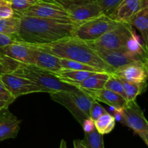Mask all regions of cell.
<instances>
[{
  "mask_svg": "<svg viewBox=\"0 0 148 148\" xmlns=\"http://www.w3.org/2000/svg\"><path fill=\"white\" fill-rule=\"evenodd\" d=\"M15 100L7 89L0 77V109L8 108Z\"/></svg>",
  "mask_w": 148,
  "mask_h": 148,
  "instance_id": "cell-28",
  "label": "cell"
},
{
  "mask_svg": "<svg viewBox=\"0 0 148 148\" xmlns=\"http://www.w3.org/2000/svg\"><path fill=\"white\" fill-rule=\"evenodd\" d=\"M7 73H11V71L9 69H7V67H5V66L0 62V75Z\"/></svg>",
  "mask_w": 148,
  "mask_h": 148,
  "instance_id": "cell-36",
  "label": "cell"
},
{
  "mask_svg": "<svg viewBox=\"0 0 148 148\" xmlns=\"http://www.w3.org/2000/svg\"><path fill=\"white\" fill-rule=\"evenodd\" d=\"M92 97L95 101L102 102L116 108H123L127 103V100L119 94L102 88V89H80Z\"/></svg>",
  "mask_w": 148,
  "mask_h": 148,
  "instance_id": "cell-16",
  "label": "cell"
},
{
  "mask_svg": "<svg viewBox=\"0 0 148 148\" xmlns=\"http://www.w3.org/2000/svg\"><path fill=\"white\" fill-rule=\"evenodd\" d=\"M74 147L75 148H88L83 140H75L73 142Z\"/></svg>",
  "mask_w": 148,
  "mask_h": 148,
  "instance_id": "cell-35",
  "label": "cell"
},
{
  "mask_svg": "<svg viewBox=\"0 0 148 148\" xmlns=\"http://www.w3.org/2000/svg\"><path fill=\"white\" fill-rule=\"evenodd\" d=\"M1 81L11 95L17 99L18 97L34 92H44V90L32 81L17 76L12 73L3 74L0 75Z\"/></svg>",
  "mask_w": 148,
  "mask_h": 148,
  "instance_id": "cell-9",
  "label": "cell"
},
{
  "mask_svg": "<svg viewBox=\"0 0 148 148\" xmlns=\"http://www.w3.org/2000/svg\"><path fill=\"white\" fill-rule=\"evenodd\" d=\"M134 32L130 23H120L115 28L104 33L96 40L85 42L94 50H123Z\"/></svg>",
  "mask_w": 148,
  "mask_h": 148,
  "instance_id": "cell-6",
  "label": "cell"
},
{
  "mask_svg": "<svg viewBox=\"0 0 148 148\" xmlns=\"http://www.w3.org/2000/svg\"><path fill=\"white\" fill-rule=\"evenodd\" d=\"M106 113H108V111L98 101H94L92 103L90 108V116L93 121H95L101 116H102L104 114H106Z\"/></svg>",
  "mask_w": 148,
  "mask_h": 148,
  "instance_id": "cell-30",
  "label": "cell"
},
{
  "mask_svg": "<svg viewBox=\"0 0 148 148\" xmlns=\"http://www.w3.org/2000/svg\"><path fill=\"white\" fill-rule=\"evenodd\" d=\"M51 99L61 104L75 117L79 124L90 116V108L95 100L78 88L50 92Z\"/></svg>",
  "mask_w": 148,
  "mask_h": 148,
  "instance_id": "cell-4",
  "label": "cell"
},
{
  "mask_svg": "<svg viewBox=\"0 0 148 148\" xmlns=\"http://www.w3.org/2000/svg\"><path fill=\"white\" fill-rule=\"evenodd\" d=\"M111 74L129 82H147L148 63L143 62H132L117 68Z\"/></svg>",
  "mask_w": 148,
  "mask_h": 148,
  "instance_id": "cell-10",
  "label": "cell"
},
{
  "mask_svg": "<svg viewBox=\"0 0 148 148\" xmlns=\"http://www.w3.org/2000/svg\"><path fill=\"white\" fill-rule=\"evenodd\" d=\"M60 59V64L62 69H75V70H81V71H88V72H103V70L98 69V68L93 67V66H89L85 64L81 63V62H77V61L70 60L67 59H63V58H59Z\"/></svg>",
  "mask_w": 148,
  "mask_h": 148,
  "instance_id": "cell-24",
  "label": "cell"
},
{
  "mask_svg": "<svg viewBox=\"0 0 148 148\" xmlns=\"http://www.w3.org/2000/svg\"><path fill=\"white\" fill-rule=\"evenodd\" d=\"M102 9L103 14L109 16L112 14L121 0H94Z\"/></svg>",
  "mask_w": 148,
  "mask_h": 148,
  "instance_id": "cell-29",
  "label": "cell"
},
{
  "mask_svg": "<svg viewBox=\"0 0 148 148\" xmlns=\"http://www.w3.org/2000/svg\"><path fill=\"white\" fill-rule=\"evenodd\" d=\"M111 73L95 72L76 85L78 89H102L104 88L106 82L109 78Z\"/></svg>",
  "mask_w": 148,
  "mask_h": 148,
  "instance_id": "cell-20",
  "label": "cell"
},
{
  "mask_svg": "<svg viewBox=\"0 0 148 148\" xmlns=\"http://www.w3.org/2000/svg\"><path fill=\"white\" fill-rule=\"evenodd\" d=\"M21 120L12 114L8 108L0 109V142L14 139L20 131Z\"/></svg>",
  "mask_w": 148,
  "mask_h": 148,
  "instance_id": "cell-13",
  "label": "cell"
},
{
  "mask_svg": "<svg viewBox=\"0 0 148 148\" xmlns=\"http://www.w3.org/2000/svg\"><path fill=\"white\" fill-rule=\"evenodd\" d=\"M120 23L106 14H102L85 21L75 23L72 36L84 41H92L115 28Z\"/></svg>",
  "mask_w": 148,
  "mask_h": 148,
  "instance_id": "cell-5",
  "label": "cell"
},
{
  "mask_svg": "<svg viewBox=\"0 0 148 148\" xmlns=\"http://www.w3.org/2000/svg\"><path fill=\"white\" fill-rule=\"evenodd\" d=\"M147 2V0H121L110 17L121 23H128Z\"/></svg>",
  "mask_w": 148,
  "mask_h": 148,
  "instance_id": "cell-14",
  "label": "cell"
},
{
  "mask_svg": "<svg viewBox=\"0 0 148 148\" xmlns=\"http://www.w3.org/2000/svg\"><path fill=\"white\" fill-rule=\"evenodd\" d=\"M10 5L14 10L15 16H19L21 13L37 3L41 1H49L47 0H10Z\"/></svg>",
  "mask_w": 148,
  "mask_h": 148,
  "instance_id": "cell-26",
  "label": "cell"
},
{
  "mask_svg": "<svg viewBox=\"0 0 148 148\" xmlns=\"http://www.w3.org/2000/svg\"><path fill=\"white\" fill-rule=\"evenodd\" d=\"M104 88L119 94L121 96H122L124 99L127 100V95H126L125 92L124 90L121 82L119 79V77H117L116 76L114 75L113 74L110 75L109 78L106 82L105 85H104Z\"/></svg>",
  "mask_w": 148,
  "mask_h": 148,
  "instance_id": "cell-27",
  "label": "cell"
},
{
  "mask_svg": "<svg viewBox=\"0 0 148 148\" xmlns=\"http://www.w3.org/2000/svg\"><path fill=\"white\" fill-rule=\"evenodd\" d=\"M14 43H17V42L12 38L0 33V47H3V46H5L7 45L12 44Z\"/></svg>",
  "mask_w": 148,
  "mask_h": 148,
  "instance_id": "cell-34",
  "label": "cell"
},
{
  "mask_svg": "<svg viewBox=\"0 0 148 148\" xmlns=\"http://www.w3.org/2000/svg\"><path fill=\"white\" fill-rule=\"evenodd\" d=\"M95 72L88 71L75 70V69H61L56 73H53L62 82L76 87L77 85L80 83L86 78L92 75Z\"/></svg>",
  "mask_w": 148,
  "mask_h": 148,
  "instance_id": "cell-19",
  "label": "cell"
},
{
  "mask_svg": "<svg viewBox=\"0 0 148 148\" xmlns=\"http://www.w3.org/2000/svg\"><path fill=\"white\" fill-rule=\"evenodd\" d=\"M20 18L15 16L7 19H0V33L12 38L14 40L20 28Z\"/></svg>",
  "mask_w": 148,
  "mask_h": 148,
  "instance_id": "cell-22",
  "label": "cell"
},
{
  "mask_svg": "<svg viewBox=\"0 0 148 148\" xmlns=\"http://www.w3.org/2000/svg\"><path fill=\"white\" fill-rule=\"evenodd\" d=\"M81 126L82 127V129H83L84 132L85 133L90 132H92V130H94L95 129L94 121L90 118V117L85 119L82 121Z\"/></svg>",
  "mask_w": 148,
  "mask_h": 148,
  "instance_id": "cell-33",
  "label": "cell"
},
{
  "mask_svg": "<svg viewBox=\"0 0 148 148\" xmlns=\"http://www.w3.org/2000/svg\"><path fill=\"white\" fill-rule=\"evenodd\" d=\"M20 28L14 40L27 44H47L72 36L75 23L64 20L19 16Z\"/></svg>",
  "mask_w": 148,
  "mask_h": 148,
  "instance_id": "cell-1",
  "label": "cell"
},
{
  "mask_svg": "<svg viewBox=\"0 0 148 148\" xmlns=\"http://www.w3.org/2000/svg\"><path fill=\"white\" fill-rule=\"evenodd\" d=\"M95 51L106 63L113 66L115 69L135 62H143L148 63V61L145 60L140 56L131 54L123 50L108 51L96 49Z\"/></svg>",
  "mask_w": 148,
  "mask_h": 148,
  "instance_id": "cell-11",
  "label": "cell"
},
{
  "mask_svg": "<svg viewBox=\"0 0 148 148\" xmlns=\"http://www.w3.org/2000/svg\"><path fill=\"white\" fill-rule=\"evenodd\" d=\"M0 55L17 62L33 64V50L23 43H14L0 47Z\"/></svg>",
  "mask_w": 148,
  "mask_h": 148,
  "instance_id": "cell-15",
  "label": "cell"
},
{
  "mask_svg": "<svg viewBox=\"0 0 148 148\" xmlns=\"http://www.w3.org/2000/svg\"><path fill=\"white\" fill-rule=\"evenodd\" d=\"M95 130L102 135L109 134L115 127L116 120L109 113L103 114L98 119L94 121Z\"/></svg>",
  "mask_w": 148,
  "mask_h": 148,
  "instance_id": "cell-23",
  "label": "cell"
},
{
  "mask_svg": "<svg viewBox=\"0 0 148 148\" xmlns=\"http://www.w3.org/2000/svg\"><path fill=\"white\" fill-rule=\"evenodd\" d=\"M14 10L10 4L0 5V19H7L14 17Z\"/></svg>",
  "mask_w": 148,
  "mask_h": 148,
  "instance_id": "cell-32",
  "label": "cell"
},
{
  "mask_svg": "<svg viewBox=\"0 0 148 148\" xmlns=\"http://www.w3.org/2000/svg\"><path fill=\"white\" fill-rule=\"evenodd\" d=\"M25 44L59 58L77 61L108 73H113L115 70L113 66L106 63L86 42L75 36H68L47 44Z\"/></svg>",
  "mask_w": 148,
  "mask_h": 148,
  "instance_id": "cell-2",
  "label": "cell"
},
{
  "mask_svg": "<svg viewBox=\"0 0 148 148\" xmlns=\"http://www.w3.org/2000/svg\"><path fill=\"white\" fill-rule=\"evenodd\" d=\"M66 10L74 23H81L103 14L102 9L95 1L72 4Z\"/></svg>",
  "mask_w": 148,
  "mask_h": 148,
  "instance_id": "cell-12",
  "label": "cell"
},
{
  "mask_svg": "<svg viewBox=\"0 0 148 148\" xmlns=\"http://www.w3.org/2000/svg\"><path fill=\"white\" fill-rule=\"evenodd\" d=\"M60 148H66V142L64 140H62L61 141V145H60Z\"/></svg>",
  "mask_w": 148,
  "mask_h": 148,
  "instance_id": "cell-38",
  "label": "cell"
},
{
  "mask_svg": "<svg viewBox=\"0 0 148 148\" xmlns=\"http://www.w3.org/2000/svg\"><path fill=\"white\" fill-rule=\"evenodd\" d=\"M0 62L11 71V73L26 78L44 90L45 92L71 90L77 88L73 85L62 82L57 77L49 71L34 64L17 62L7 56L0 55Z\"/></svg>",
  "mask_w": 148,
  "mask_h": 148,
  "instance_id": "cell-3",
  "label": "cell"
},
{
  "mask_svg": "<svg viewBox=\"0 0 148 148\" xmlns=\"http://www.w3.org/2000/svg\"><path fill=\"white\" fill-rule=\"evenodd\" d=\"M122 84L123 88L127 95V102L135 101L138 95H141L147 89V82H132L119 77Z\"/></svg>",
  "mask_w": 148,
  "mask_h": 148,
  "instance_id": "cell-21",
  "label": "cell"
},
{
  "mask_svg": "<svg viewBox=\"0 0 148 148\" xmlns=\"http://www.w3.org/2000/svg\"><path fill=\"white\" fill-rule=\"evenodd\" d=\"M122 113L121 124L133 130L148 146V122L136 100L127 102V105L122 108Z\"/></svg>",
  "mask_w": 148,
  "mask_h": 148,
  "instance_id": "cell-7",
  "label": "cell"
},
{
  "mask_svg": "<svg viewBox=\"0 0 148 148\" xmlns=\"http://www.w3.org/2000/svg\"><path fill=\"white\" fill-rule=\"evenodd\" d=\"M103 136L95 129L90 132L85 133L82 140L88 148H105Z\"/></svg>",
  "mask_w": 148,
  "mask_h": 148,
  "instance_id": "cell-25",
  "label": "cell"
},
{
  "mask_svg": "<svg viewBox=\"0 0 148 148\" xmlns=\"http://www.w3.org/2000/svg\"><path fill=\"white\" fill-rule=\"evenodd\" d=\"M19 16H28L51 20H64L73 23L71 20L67 10L64 7L50 1H41L37 3L23 12Z\"/></svg>",
  "mask_w": 148,
  "mask_h": 148,
  "instance_id": "cell-8",
  "label": "cell"
},
{
  "mask_svg": "<svg viewBox=\"0 0 148 148\" xmlns=\"http://www.w3.org/2000/svg\"><path fill=\"white\" fill-rule=\"evenodd\" d=\"M31 49L33 50V64L34 65L49 71L52 73H56L61 69H62L60 64V59L59 57L47 52L37 50L33 48Z\"/></svg>",
  "mask_w": 148,
  "mask_h": 148,
  "instance_id": "cell-17",
  "label": "cell"
},
{
  "mask_svg": "<svg viewBox=\"0 0 148 148\" xmlns=\"http://www.w3.org/2000/svg\"><path fill=\"white\" fill-rule=\"evenodd\" d=\"M132 27H136L141 33L143 42L148 44V3H146L129 22Z\"/></svg>",
  "mask_w": 148,
  "mask_h": 148,
  "instance_id": "cell-18",
  "label": "cell"
},
{
  "mask_svg": "<svg viewBox=\"0 0 148 148\" xmlns=\"http://www.w3.org/2000/svg\"><path fill=\"white\" fill-rule=\"evenodd\" d=\"M2 4H10V0H0V5Z\"/></svg>",
  "mask_w": 148,
  "mask_h": 148,
  "instance_id": "cell-37",
  "label": "cell"
},
{
  "mask_svg": "<svg viewBox=\"0 0 148 148\" xmlns=\"http://www.w3.org/2000/svg\"><path fill=\"white\" fill-rule=\"evenodd\" d=\"M48 1H51V2L56 3V4L62 6L65 9H67L72 4H82V3L92 1L94 0H48Z\"/></svg>",
  "mask_w": 148,
  "mask_h": 148,
  "instance_id": "cell-31",
  "label": "cell"
}]
</instances>
